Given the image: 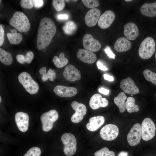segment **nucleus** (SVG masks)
Returning <instances> with one entry per match:
<instances>
[{
  "mask_svg": "<svg viewBox=\"0 0 156 156\" xmlns=\"http://www.w3.org/2000/svg\"><path fill=\"white\" fill-rule=\"evenodd\" d=\"M156 44L154 40L151 37L145 38L141 43L138 49L140 57L144 59L151 57L155 50Z\"/></svg>",
  "mask_w": 156,
  "mask_h": 156,
  "instance_id": "7ed1b4c3",
  "label": "nucleus"
},
{
  "mask_svg": "<svg viewBox=\"0 0 156 156\" xmlns=\"http://www.w3.org/2000/svg\"><path fill=\"white\" fill-rule=\"evenodd\" d=\"M119 129L115 125L107 124L103 127L100 131V135L103 140L110 141L115 139L118 135Z\"/></svg>",
  "mask_w": 156,
  "mask_h": 156,
  "instance_id": "6e6552de",
  "label": "nucleus"
},
{
  "mask_svg": "<svg viewBox=\"0 0 156 156\" xmlns=\"http://www.w3.org/2000/svg\"><path fill=\"white\" fill-rule=\"evenodd\" d=\"M64 78L70 81L80 80L81 78L80 72L72 64H69L65 67L63 73Z\"/></svg>",
  "mask_w": 156,
  "mask_h": 156,
  "instance_id": "dca6fc26",
  "label": "nucleus"
},
{
  "mask_svg": "<svg viewBox=\"0 0 156 156\" xmlns=\"http://www.w3.org/2000/svg\"><path fill=\"white\" fill-rule=\"evenodd\" d=\"M31 1L33 5L37 8L41 7L44 4L43 1L42 0H32Z\"/></svg>",
  "mask_w": 156,
  "mask_h": 156,
  "instance_id": "58836bf2",
  "label": "nucleus"
},
{
  "mask_svg": "<svg viewBox=\"0 0 156 156\" xmlns=\"http://www.w3.org/2000/svg\"><path fill=\"white\" fill-rule=\"evenodd\" d=\"M95 156H115L114 153L109 151L107 147H104L99 150L94 154Z\"/></svg>",
  "mask_w": 156,
  "mask_h": 156,
  "instance_id": "7c9ffc66",
  "label": "nucleus"
},
{
  "mask_svg": "<svg viewBox=\"0 0 156 156\" xmlns=\"http://www.w3.org/2000/svg\"><path fill=\"white\" fill-rule=\"evenodd\" d=\"M142 138L146 141L152 139L155 136L156 127L152 120L146 118L143 121L141 125Z\"/></svg>",
  "mask_w": 156,
  "mask_h": 156,
  "instance_id": "0eeeda50",
  "label": "nucleus"
},
{
  "mask_svg": "<svg viewBox=\"0 0 156 156\" xmlns=\"http://www.w3.org/2000/svg\"><path fill=\"white\" fill-rule=\"evenodd\" d=\"M101 11L97 8H92L86 13L85 17V23L89 27L94 26L98 22L100 16Z\"/></svg>",
  "mask_w": 156,
  "mask_h": 156,
  "instance_id": "2eb2a0df",
  "label": "nucleus"
},
{
  "mask_svg": "<svg viewBox=\"0 0 156 156\" xmlns=\"http://www.w3.org/2000/svg\"><path fill=\"white\" fill-rule=\"evenodd\" d=\"M4 39V31L2 26L0 25V46L3 44Z\"/></svg>",
  "mask_w": 156,
  "mask_h": 156,
  "instance_id": "ea45409f",
  "label": "nucleus"
},
{
  "mask_svg": "<svg viewBox=\"0 0 156 156\" xmlns=\"http://www.w3.org/2000/svg\"><path fill=\"white\" fill-rule=\"evenodd\" d=\"M155 59H156V53H155Z\"/></svg>",
  "mask_w": 156,
  "mask_h": 156,
  "instance_id": "603ef678",
  "label": "nucleus"
},
{
  "mask_svg": "<svg viewBox=\"0 0 156 156\" xmlns=\"http://www.w3.org/2000/svg\"><path fill=\"white\" fill-rule=\"evenodd\" d=\"M6 35L9 41L12 44H18L22 40V36L19 33H8Z\"/></svg>",
  "mask_w": 156,
  "mask_h": 156,
  "instance_id": "c85d7f7f",
  "label": "nucleus"
},
{
  "mask_svg": "<svg viewBox=\"0 0 156 156\" xmlns=\"http://www.w3.org/2000/svg\"><path fill=\"white\" fill-rule=\"evenodd\" d=\"M18 80L26 91L30 94H35L38 92L39 88L38 83L28 73L24 72L21 73L18 76Z\"/></svg>",
  "mask_w": 156,
  "mask_h": 156,
  "instance_id": "20e7f679",
  "label": "nucleus"
},
{
  "mask_svg": "<svg viewBox=\"0 0 156 156\" xmlns=\"http://www.w3.org/2000/svg\"><path fill=\"white\" fill-rule=\"evenodd\" d=\"M118 156H129V155L127 152L122 151L119 153Z\"/></svg>",
  "mask_w": 156,
  "mask_h": 156,
  "instance_id": "de8ad7c7",
  "label": "nucleus"
},
{
  "mask_svg": "<svg viewBox=\"0 0 156 156\" xmlns=\"http://www.w3.org/2000/svg\"><path fill=\"white\" fill-rule=\"evenodd\" d=\"M131 47V42L124 37H120L118 38L114 46L115 50L118 52L127 51L129 50Z\"/></svg>",
  "mask_w": 156,
  "mask_h": 156,
  "instance_id": "4be33fe9",
  "label": "nucleus"
},
{
  "mask_svg": "<svg viewBox=\"0 0 156 156\" xmlns=\"http://www.w3.org/2000/svg\"><path fill=\"white\" fill-rule=\"evenodd\" d=\"M58 117V113L55 109H52L43 113L40 117L42 130L45 132L51 130L53 127L54 122L57 119Z\"/></svg>",
  "mask_w": 156,
  "mask_h": 156,
  "instance_id": "423d86ee",
  "label": "nucleus"
},
{
  "mask_svg": "<svg viewBox=\"0 0 156 156\" xmlns=\"http://www.w3.org/2000/svg\"><path fill=\"white\" fill-rule=\"evenodd\" d=\"M71 107L75 112L71 118L72 122L74 123H78L83 119V116L87 112L86 106L83 104L74 101L71 103Z\"/></svg>",
  "mask_w": 156,
  "mask_h": 156,
  "instance_id": "9d476101",
  "label": "nucleus"
},
{
  "mask_svg": "<svg viewBox=\"0 0 156 156\" xmlns=\"http://www.w3.org/2000/svg\"><path fill=\"white\" fill-rule=\"evenodd\" d=\"M77 56L78 58L82 62L88 64L94 63L96 60V55L85 49H80L77 52Z\"/></svg>",
  "mask_w": 156,
  "mask_h": 156,
  "instance_id": "a211bd4d",
  "label": "nucleus"
},
{
  "mask_svg": "<svg viewBox=\"0 0 156 156\" xmlns=\"http://www.w3.org/2000/svg\"><path fill=\"white\" fill-rule=\"evenodd\" d=\"M120 86L123 91L127 94H135L138 93L139 92L138 88L129 77L122 80L120 83Z\"/></svg>",
  "mask_w": 156,
  "mask_h": 156,
  "instance_id": "4468645a",
  "label": "nucleus"
},
{
  "mask_svg": "<svg viewBox=\"0 0 156 156\" xmlns=\"http://www.w3.org/2000/svg\"><path fill=\"white\" fill-rule=\"evenodd\" d=\"M82 42L85 49L92 52L99 51L101 47L100 42L89 34H86L84 35Z\"/></svg>",
  "mask_w": 156,
  "mask_h": 156,
  "instance_id": "9b49d317",
  "label": "nucleus"
},
{
  "mask_svg": "<svg viewBox=\"0 0 156 156\" xmlns=\"http://www.w3.org/2000/svg\"><path fill=\"white\" fill-rule=\"evenodd\" d=\"M90 122L86 125L87 129L91 131H94L100 127L104 123V118L101 116H93L89 120Z\"/></svg>",
  "mask_w": 156,
  "mask_h": 156,
  "instance_id": "412c9836",
  "label": "nucleus"
},
{
  "mask_svg": "<svg viewBox=\"0 0 156 156\" xmlns=\"http://www.w3.org/2000/svg\"><path fill=\"white\" fill-rule=\"evenodd\" d=\"M56 31L55 25L51 19L45 17L41 20L36 39L37 47L38 50L43 49L49 46Z\"/></svg>",
  "mask_w": 156,
  "mask_h": 156,
  "instance_id": "f257e3e1",
  "label": "nucleus"
},
{
  "mask_svg": "<svg viewBox=\"0 0 156 156\" xmlns=\"http://www.w3.org/2000/svg\"><path fill=\"white\" fill-rule=\"evenodd\" d=\"M56 18L59 20H66L68 19L69 16L67 14H58L57 15Z\"/></svg>",
  "mask_w": 156,
  "mask_h": 156,
  "instance_id": "a19ab883",
  "label": "nucleus"
},
{
  "mask_svg": "<svg viewBox=\"0 0 156 156\" xmlns=\"http://www.w3.org/2000/svg\"><path fill=\"white\" fill-rule=\"evenodd\" d=\"M53 91L58 96L63 97L74 96L77 92V89L74 87L62 85H58L55 86L53 89Z\"/></svg>",
  "mask_w": 156,
  "mask_h": 156,
  "instance_id": "f3484780",
  "label": "nucleus"
},
{
  "mask_svg": "<svg viewBox=\"0 0 156 156\" xmlns=\"http://www.w3.org/2000/svg\"><path fill=\"white\" fill-rule=\"evenodd\" d=\"M56 77V74L55 71L53 69H50L48 71L47 73L43 75L42 79L43 81H45L49 78L51 81H53Z\"/></svg>",
  "mask_w": 156,
  "mask_h": 156,
  "instance_id": "2f4dec72",
  "label": "nucleus"
},
{
  "mask_svg": "<svg viewBox=\"0 0 156 156\" xmlns=\"http://www.w3.org/2000/svg\"><path fill=\"white\" fill-rule=\"evenodd\" d=\"M127 96L122 92H120L118 96L114 99V102L119 108V111L121 113L124 112L126 109V100Z\"/></svg>",
  "mask_w": 156,
  "mask_h": 156,
  "instance_id": "b1692460",
  "label": "nucleus"
},
{
  "mask_svg": "<svg viewBox=\"0 0 156 156\" xmlns=\"http://www.w3.org/2000/svg\"><path fill=\"white\" fill-rule=\"evenodd\" d=\"M140 11L142 15L148 17L156 16V2L144 3L141 7Z\"/></svg>",
  "mask_w": 156,
  "mask_h": 156,
  "instance_id": "5701e85b",
  "label": "nucleus"
},
{
  "mask_svg": "<svg viewBox=\"0 0 156 156\" xmlns=\"http://www.w3.org/2000/svg\"><path fill=\"white\" fill-rule=\"evenodd\" d=\"M41 151L40 149L37 147L31 148L23 156H40Z\"/></svg>",
  "mask_w": 156,
  "mask_h": 156,
  "instance_id": "473e14b6",
  "label": "nucleus"
},
{
  "mask_svg": "<svg viewBox=\"0 0 156 156\" xmlns=\"http://www.w3.org/2000/svg\"><path fill=\"white\" fill-rule=\"evenodd\" d=\"M53 62L56 66L58 68H61L67 64L68 62V59L65 58L64 53H61L58 57L57 56L54 57Z\"/></svg>",
  "mask_w": 156,
  "mask_h": 156,
  "instance_id": "a878e982",
  "label": "nucleus"
},
{
  "mask_svg": "<svg viewBox=\"0 0 156 156\" xmlns=\"http://www.w3.org/2000/svg\"><path fill=\"white\" fill-rule=\"evenodd\" d=\"M61 140L64 145L63 152L67 156H72L77 150V141L75 136L72 134L66 133L62 136Z\"/></svg>",
  "mask_w": 156,
  "mask_h": 156,
  "instance_id": "39448f33",
  "label": "nucleus"
},
{
  "mask_svg": "<svg viewBox=\"0 0 156 156\" xmlns=\"http://www.w3.org/2000/svg\"><path fill=\"white\" fill-rule=\"evenodd\" d=\"M85 5L89 8H95L100 5L99 2L96 0H82L81 1Z\"/></svg>",
  "mask_w": 156,
  "mask_h": 156,
  "instance_id": "f704fd0d",
  "label": "nucleus"
},
{
  "mask_svg": "<svg viewBox=\"0 0 156 156\" xmlns=\"http://www.w3.org/2000/svg\"><path fill=\"white\" fill-rule=\"evenodd\" d=\"M16 59L21 64H24L25 62L24 56L22 55H17L16 56Z\"/></svg>",
  "mask_w": 156,
  "mask_h": 156,
  "instance_id": "37998d69",
  "label": "nucleus"
},
{
  "mask_svg": "<svg viewBox=\"0 0 156 156\" xmlns=\"http://www.w3.org/2000/svg\"><path fill=\"white\" fill-rule=\"evenodd\" d=\"M11 33H17V31L16 29H14L11 30Z\"/></svg>",
  "mask_w": 156,
  "mask_h": 156,
  "instance_id": "09e8293b",
  "label": "nucleus"
},
{
  "mask_svg": "<svg viewBox=\"0 0 156 156\" xmlns=\"http://www.w3.org/2000/svg\"><path fill=\"white\" fill-rule=\"evenodd\" d=\"M139 33L138 28L134 23H129L125 25L124 34L127 39L134 40L138 37Z\"/></svg>",
  "mask_w": 156,
  "mask_h": 156,
  "instance_id": "aec40b11",
  "label": "nucleus"
},
{
  "mask_svg": "<svg viewBox=\"0 0 156 156\" xmlns=\"http://www.w3.org/2000/svg\"><path fill=\"white\" fill-rule=\"evenodd\" d=\"M39 72L42 75H45L46 73V68L45 67H43L40 69Z\"/></svg>",
  "mask_w": 156,
  "mask_h": 156,
  "instance_id": "49530a36",
  "label": "nucleus"
},
{
  "mask_svg": "<svg viewBox=\"0 0 156 156\" xmlns=\"http://www.w3.org/2000/svg\"><path fill=\"white\" fill-rule=\"evenodd\" d=\"M115 18V14L112 11L107 10L100 16L98 21V25L102 29H106L111 25Z\"/></svg>",
  "mask_w": 156,
  "mask_h": 156,
  "instance_id": "ddd939ff",
  "label": "nucleus"
},
{
  "mask_svg": "<svg viewBox=\"0 0 156 156\" xmlns=\"http://www.w3.org/2000/svg\"><path fill=\"white\" fill-rule=\"evenodd\" d=\"M126 109L127 112L131 113L139 111V108L138 105L135 104V99L132 97H129L126 102Z\"/></svg>",
  "mask_w": 156,
  "mask_h": 156,
  "instance_id": "bb28decb",
  "label": "nucleus"
},
{
  "mask_svg": "<svg viewBox=\"0 0 156 156\" xmlns=\"http://www.w3.org/2000/svg\"><path fill=\"white\" fill-rule=\"evenodd\" d=\"M104 51L109 58H112L114 59H115L116 55L112 52L109 46H106L104 49Z\"/></svg>",
  "mask_w": 156,
  "mask_h": 156,
  "instance_id": "4c0bfd02",
  "label": "nucleus"
},
{
  "mask_svg": "<svg viewBox=\"0 0 156 156\" xmlns=\"http://www.w3.org/2000/svg\"><path fill=\"white\" fill-rule=\"evenodd\" d=\"M145 78L147 81L151 82L156 85V73L152 72L148 69H146L143 72Z\"/></svg>",
  "mask_w": 156,
  "mask_h": 156,
  "instance_id": "c756f323",
  "label": "nucleus"
},
{
  "mask_svg": "<svg viewBox=\"0 0 156 156\" xmlns=\"http://www.w3.org/2000/svg\"><path fill=\"white\" fill-rule=\"evenodd\" d=\"M12 55L9 52L0 48V61L6 65H10L13 62Z\"/></svg>",
  "mask_w": 156,
  "mask_h": 156,
  "instance_id": "393cba45",
  "label": "nucleus"
},
{
  "mask_svg": "<svg viewBox=\"0 0 156 156\" xmlns=\"http://www.w3.org/2000/svg\"><path fill=\"white\" fill-rule=\"evenodd\" d=\"M99 91L100 93L107 95L109 94V90L105 89L103 87L99 88Z\"/></svg>",
  "mask_w": 156,
  "mask_h": 156,
  "instance_id": "c03bdc74",
  "label": "nucleus"
},
{
  "mask_svg": "<svg viewBox=\"0 0 156 156\" xmlns=\"http://www.w3.org/2000/svg\"><path fill=\"white\" fill-rule=\"evenodd\" d=\"M141 137V127L140 124L137 123L130 129L127 134V139L130 145L134 146L140 142Z\"/></svg>",
  "mask_w": 156,
  "mask_h": 156,
  "instance_id": "1a4fd4ad",
  "label": "nucleus"
},
{
  "mask_svg": "<svg viewBox=\"0 0 156 156\" xmlns=\"http://www.w3.org/2000/svg\"><path fill=\"white\" fill-rule=\"evenodd\" d=\"M52 4L54 8L57 11L62 10L65 5V1L64 0H53Z\"/></svg>",
  "mask_w": 156,
  "mask_h": 156,
  "instance_id": "72a5a7b5",
  "label": "nucleus"
},
{
  "mask_svg": "<svg viewBox=\"0 0 156 156\" xmlns=\"http://www.w3.org/2000/svg\"><path fill=\"white\" fill-rule=\"evenodd\" d=\"M96 65L98 69L103 71H106L108 69L106 68L100 61L98 60L96 62Z\"/></svg>",
  "mask_w": 156,
  "mask_h": 156,
  "instance_id": "79ce46f5",
  "label": "nucleus"
},
{
  "mask_svg": "<svg viewBox=\"0 0 156 156\" xmlns=\"http://www.w3.org/2000/svg\"><path fill=\"white\" fill-rule=\"evenodd\" d=\"M15 120L19 130L23 132L26 131L29 127V116L27 113L21 112H17Z\"/></svg>",
  "mask_w": 156,
  "mask_h": 156,
  "instance_id": "f8f14e48",
  "label": "nucleus"
},
{
  "mask_svg": "<svg viewBox=\"0 0 156 156\" xmlns=\"http://www.w3.org/2000/svg\"><path fill=\"white\" fill-rule=\"evenodd\" d=\"M155 96H156V94H155Z\"/></svg>",
  "mask_w": 156,
  "mask_h": 156,
  "instance_id": "864d4df0",
  "label": "nucleus"
},
{
  "mask_svg": "<svg viewBox=\"0 0 156 156\" xmlns=\"http://www.w3.org/2000/svg\"><path fill=\"white\" fill-rule=\"evenodd\" d=\"M24 57L25 62L28 64H29L34 58V54L32 51H29L27 53Z\"/></svg>",
  "mask_w": 156,
  "mask_h": 156,
  "instance_id": "e433bc0d",
  "label": "nucleus"
},
{
  "mask_svg": "<svg viewBox=\"0 0 156 156\" xmlns=\"http://www.w3.org/2000/svg\"><path fill=\"white\" fill-rule=\"evenodd\" d=\"M109 102L107 100L102 98L99 94H95L91 97L89 101V105L92 109L96 110L100 107H105L107 106Z\"/></svg>",
  "mask_w": 156,
  "mask_h": 156,
  "instance_id": "6ab92c4d",
  "label": "nucleus"
},
{
  "mask_svg": "<svg viewBox=\"0 0 156 156\" xmlns=\"http://www.w3.org/2000/svg\"><path fill=\"white\" fill-rule=\"evenodd\" d=\"M20 4L22 8L25 9H31L33 6L32 1L31 0H21Z\"/></svg>",
  "mask_w": 156,
  "mask_h": 156,
  "instance_id": "c9c22d12",
  "label": "nucleus"
},
{
  "mask_svg": "<svg viewBox=\"0 0 156 156\" xmlns=\"http://www.w3.org/2000/svg\"><path fill=\"white\" fill-rule=\"evenodd\" d=\"M10 24L20 32L28 31L31 24L26 16L22 12L16 11L9 21Z\"/></svg>",
  "mask_w": 156,
  "mask_h": 156,
  "instance_id": "f03ea898",
  "label": "nucleus"
},
{
  "mask_svg": "<svg viewBox=\"0 0 156 156\" xmlns=\"http://www.w3.org/2000/svg\"><path fill=\"white\" fill-rule=\"evenodd\" d=\"M104 79L105 80H108L109 81H114V78L112 76L107 74H104L103 75Z\"/></svg>",
  "mask_w": 156,
  "mask_h": 156,
  "instance_id": "a18cd8bd",
  "label": "nucleus"
},
{
  "mask_svg": "<svg viewBox=\"0 0 156 156\" xmlns=\"http://www.w3.org/2000/svg\"><path fill=\"white\" fill-rule=\"evenodd\" d=\"M1 96H0V103H1Z\"/></svg>",
  "mask_w": 156,
  "mask_h": 156,
  "instance_id": "3c124183",
  "label": "nucleus"
},
{
  "mask_svg": "<svg viewBox=\"0 0 156 156\" xmlns=\"http://www.w3.org/2000/svg\"><path fill=\"white\" fill-rule=\"evenodd\" d=\"M132 0H125V1L127 2H129L132 1Z\"/></svg>",
  "mask_w": 156,
  "mask_h": 156,
  "instance_id": "8fccbe9b",
  "label": "nucleus"
},
{
  "mask_svg": "<svg viewBox=\"0 0 156 156\" xmlns=\"http://www.w3.org/2000/svg\"><path fill=\"white\" fill-rule=\"evenodd\" d=\"M77 26L73 21H69L66 22L63 27V30L66 34L70 35L73 34L76 31Z\"/></svg>",
  "mask_w": 156,
  "mask_h": 156,
  "instance_id": "cd10ccee",
  "label": "nucleus"
}]
</instances>
